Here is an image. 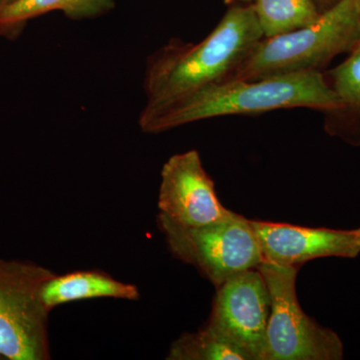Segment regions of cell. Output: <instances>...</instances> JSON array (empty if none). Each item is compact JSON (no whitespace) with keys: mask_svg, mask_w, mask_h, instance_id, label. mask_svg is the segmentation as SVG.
I'll return each mask as SVG.
<instances>
[{"mask_svg":"<svg viewBox=\"0 0 360 360\" xmlns=\"http://www.w3.org/2000/svg\"><path fill=\"white\" fill-rule=\"evenodd\" d=\"M225 2H226V4H232V2H234V1H250V2H253L255 1V0H224Z\"/></svg>","mask_w":360,"mask_h":360,"instance_id":"e0dca14e","label":"cell"},{"mask_svg":"<svg viewBox=\"0 0 360 360\" xmlns=\"http://www.w3.org/2000/svg\"><path fill=\"white\" fill-rule=\"evenodd\" d=\"M333 89L347 106L360 110V49L333 71Z\"/></svg>","mask_w":360,"mask_h":360,"instance_id":"5bb4252c","label":"cell"},{"mask_svg":"<svg viewBox=\"0 0 360 360\" xmlns=\"http://www.w3.org/2000/svg\"><path fill=\"white\" fill-rule=\"evenodd\" d=\"M115 7V0H15L0 9V34L14 37L26 21L51 11H61L70 20L97 18Z\"/></svg>","mask_w":360,"mask_h":360,"instance_id":"8fae6325","label":"cell"},{"mask_svg":"<svg viewBox=\"0 0 360 360\" xmlns=\"http://www.w3.org/2000/svg\"><path fill=\"white\" fill-rule=\"evenodd\" d=\"M356 4H357V6H359V9H360V0H356Z\"/></svg>","mask_w":360,"mask_h":360,"instance_id":"d6986e66","label":"cell"},{"mask_svg":"<svg viewBox=\"0 0 360 360\" xmlns=\"http://www.w3.org/2000/svg\"><path fill=\"white\" fill-rule=\"evenodd\" d=\"M270 295L262 274L248 269L217 288L206 328L240 348L251 360H264Z\"/></svg>","mask_w":360,"mask_h":360,"instance_id":"52a82bcc","label":"cell"},{"mask_svg":"<svg viewBox=\"0 0 360 360\" xmlns=\"http://www.w3.org/2000/svg\"><path fill=\"white\" fill-rule=\"evenodd\" d=\"M270 295L264 360H340L343 343L331 329L303 312L297 295V266L264 260L257 267Z\"/></svg>","mask_w":360,"mask_h":360,"instance_id":"8992f818","label":"cell"},{"mask_svg":"<svg viewBox=\"0 0 360 360\" xmlns=\"http://www.w3.org/2000/svg\"><path fill=\"white\" fill-rule=\"evenodd\" d=\"M357 49H360V39H359V41L357 42V44L355 45L354 51H357Z\"/></svg>","mask_w":360,"mask_h":360,"instance_id":"ac0fdd59","label":"cell"},{"mask_svg":"<svg viewBox=\"0 0 360 360\" xmlns=\"http://www.w3.org/2000/svg\"><path fill=\"white\" fill-rule=\"evenodd\" d=\"M297 108L335 111L345 105L319 71H309L255 80H224L167 103L146 104L139 125L142 131L155 134L220 116Z\"/></svg>","mask_w":360,"mask_h":360,"instance_id":"6da1fadb","label":"cell"},{"mask_svg":"<svg viewBox=\"0 0 360 360\" xmlns=\"http://www.w3.org/2000/svg\"><path fill=\"white\" fill-rule=\"evenodd\" d=\"M359 39L356 0H338L311 25L260 40L229 79L255 80L319 71L338 54L354 51Z\"/></svg>","mask_w":360,"mask_h":360,"instance_id":"3957f363","label":"cell"},{"mask_svg":"<svg viewBox=\"0 0 360 360\" xmlns=\"http://www.w3.org/2000/svg\"><path fill=\"white\" fill-rule=\"evenodd\" d=\"M168 360H251L250 355L208 328L184 333L174 341Z\"/></svg>","mask_w":360,"mask_h":360,"instance_id":"4fadbf2b","label":"cell"},{"mask_svg":"<svg viewBox=\"0 0 360 360\" xmlns=\"http://www.w3.org/2000/svg\"><path fill=\"white\" fill-rule=\"evenodd\" d=\"M15 1V0H0V9L2 8V7L8 6V4H11V2Z\"/></svg>","mask_w":360,"mask_h":360,"instance_id":"9a60e30c","label":"cell"},{"mask_svg":"<svg viewBox=\"0 0 360 360\" xmlns=\"http://www.w3.org/2000/svg\"><path fill=\"white\" fill-rule=\"evenodd\" d=\"M160 177L158 210L174 224L202 226L236 214L220 202L196 150L172 155L163 165Z\"/></svg>","mask_w":360,"mask_h":360,"instance_id":"ba28073f","label":"cell"},{"mask_svg":"<svg viewBox=\"0 0 360 360\" xmlns=\"http://www.w3.org/2000/svg\"><path fill=\"white\" fill-rule=\"evenodd\" d=\"M158 224L172 255L193 265L217 288L240 272L257 269L264 262L250 219L238 213L196 227L181 226L158 213Z\"/></svg>","mask_w":360,"mask_h":360,"instance_id":"5b68a950","label":"cell"},{"mask_svg":"<svg viewBox=\"0 0 360 360\" xmlns=\"http://www.w3.org/2000/svg\"><path fill=\"white\" fill-rule=\"evenodd\" d=\"M252 7L264 39L311 25L321 15L314 0H255Z\"/></svg>","mask_w":360,"mask_h":360,"instance_id":"7c38bea8","label":"cell"},{"mask_svg":"<svg viewBox=\"0 0 360 360\" xmlns=\"http://www.w3.org/2000/svg\"><path fill=\"white\" fill-rule=\"evenodd\" d=\"M53 276L33 262L0 258V359H51V311L41 291Z\"/></svg>","mask_w":360,"mask_h":360,"instance_id":"277c9868","label":"cell"},{"mask_svg":"<svg viewBox=\"0 0 360 360\" xmlns=\"http://www.w3.org/2000/svg\"><path fill=\"white\" fill-rule=\"evenodd\" d=\"M264 260L297 265L321 257L360 255V229L338 231L250 220Z\"/></svg>","mask_w":360,"mask_h":360,"instance_id":"9c48e42d","label":"cell"},{"mask_svg":"<svg viewBox=\"0 0 360 360\" xmlns=\"http://www.w3.org/2000/svg\"><path fill=\"white\" fill-rule=\"evenodd\" d=\"M317 1L323 2V4H329L333 6V4H335L338 0H317Z\"/></svg>","mask_w":360,"mask_h":360,"instance_id":"2e32d148","label":"cell"},{"mask_svg":"<svg viewBox=\"0 0 360 360\" xmlns=\"http://www.w3.org/2000/svg\"><path fill=\"white\" fill-rule=\"evenodd\" d=\"M262 39L251 4L232 7L198 44L168 42L148 58L146 104L167 103L229 79Z\"/></svg>","mask_w":360,"mask_h":360,"instance_id":"7a4b0ae2","label":"cell"},{"mask_svg":"<svg viewBox=\"0 0 360 360\" xmlns=\"http://www.w3.org/2000/svg\"><path fill=\"white\" fill-rule=\"evenodd\" d=\"M42 302L49 311L66 303L115 298L139 300V288L134 284L122 283L101 270H77L70 274H54L44 284Z\"/></svg>","mask_w":360,"mask_h":360,"instance_id":"30bf717a","label":"cell"}]
</instances>
